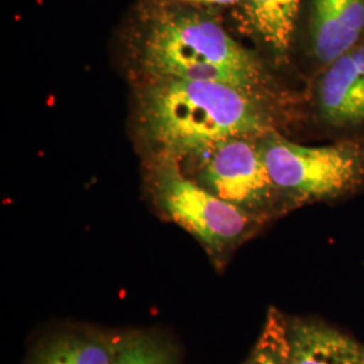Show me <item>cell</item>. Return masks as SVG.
Instances as JSON below:
<instances>
[{"label": "cell", "instance_id": "7a4b0ae2", "mask_svg": "<svg viewBox=\"0 0 364 364\" xmlns=\"http://www.w3.org/2000/svg\"><path fill=\"white\" fill-rule=\"evenodd\" d=\"M141 63L150 78L219 82L257 96L267 85L259 58L200 14L154 16L142 41Z\"/></svg>", "mask_w": 364, "mask_h": 364}, {"label": "cell", "instance_id": "8992f818", "mask_svg": "<svg viewBox=\"0 0 364 364\" xmlns=\"http://www.w3.org/2000/svg\"><path fill=\"white\" fill-rule=\"evenodd\" d=\"M316 103L329 126L364 124V43L326 65L316 85Z\"/></svg>", "mask_w": 364, "mask_h": 364}, {"label": "cell", "instance_id": "5b68a950", "mask_svg": "<svg viewBox=\"0 0 364 364\" xmlns=\"http://www.w3.org/2000/svg\"><path fill=\"white\" fill-rule=\"evenodd\" d=\"M198 159L197 182L213 195L260 215L275 201L277 188L260 154L258 139L231 138Z\"/></svg>", "mask_w": 364, "mask_h": 364}, {"label": "cell", "instance_id": "30bf717a", "mask_svg": "<svg viewBox=\"0 0 364 364\" xmlns=\"http://www.w3.org/2000/svg\"><path fill=\"white\" fill-rule=\"evenodd\" d=\"M301 0H243L239 19L248 33L257 36L274 53L290 48Z\"/></svg>", "mask_w": 364, "mask_h": 364}, {"label": "cell", "instance_id": "7c38bea8", "mask_svg": "<svg viewBox=\"0 0 364 364\" xmlns=\"http://www.w3.org/2000/svg\"><path fill=\"white\" fill-rule=\"evenodd\" d=\"M289 347V324L277 309H270L259 338L245 364H285Z\"/></svg>", "mask_w": 364, "mask_h": 364}, {"label": "cell", "instance_id": "8fae6325", "mask_svg": "<svg viewBox=\"0 0 364 364\" xmlns=\"http://www.w3.org/2000/svg\"><path fill=\"white\" fill-rule=\"evenodd\" d=\"M111 364H178L168 340L153 332L131 331L115 335Z\"/></svg>", "mask_w": 364, "mask_h": 364}, {"label": "cell", "instance_id": "52a82bcc", "mask_svg": "<svg viewBox=\"0 0 364 364\" xmlns=\"http://www.w3.org/2000/svg\"><path fill=\"white\" fill-rule=\"evenodd\" d=\"M364 0H313L309 41L313 57L328 65L360 43Z\"/></svg>", "mask_w": 364, "mask_h": 364}, {"label": "cell", "instance_id": "6da1fadb", "mask_svg": "<svg viewBox=\"0 0 364 364\" xmlns=\"http://www.w3.org/2000/svg\"><path fill=\"white\" fill-rule=\"evenodd\" d=\"M141 120L159 154L176 159L274 130L259 96L227 84L173 78H150L141 97Z\"/></svg>", "mask_w": 364, "mask_h": 364}, {"label": "cell", "instance_id": "277c9868", "mask_svg": "<svg viewBox=\"0 0 364 364\" xmlns=\"http://www.w3.org/2000/svg\"><path fill=\"white\" fill-rule=\"evenodd\" d=\"M151 189L158 208L218 259L252 234L262 221L260 215L223 200L186 177L178 159L171 156H161Z\"/></svg>", "mask_w": 364, "mask_h": 364}, {"label": "cell", "instance_id": "ba28073f", "mask_svg": "<svg viewBox=\"0 0 364 364\" xmlns=\"http://www.w3.org/2000/svg\"><path fill=\"white\" fill-rule=\"evenodd\" d=\"M289 343L285 364H364V346L317 323L289 326Z\"/></svg>", "mask_w": 364, "mask_h": 364}, {"label": "cell", "instance_id": "3957f363", "mask_svg": "<svg viewBox=\"0 0 364 364\" xmlns=\"http://www.w3.org/2000/svg\"><path fill=\"white\" fill-rule=\"evenodd\" d=\"M258 144L277 191L294 203L336 198L364 182L362 142L311 147L272 130L258 138Z\"/></svg>", "mask_w": 364, "mask_h": 364}, {"label": "cell", "instance_id": "4fadbf2b", "mask_svg": "<svg viewBox=\"0 0 364 364\" xmlns=\"http://www.w3.org/2000/svg\"><path fill=\"white\" fill-rule=\"evenodd\" d=\"M183 3H192V4H205V6H232L240 4L243 0H177Z\"/></svg>", "mask_w": 364, "mask_h": 364}, {"label": "cell", "instance_id": "9c48e42d", "mask_svg": "<svg viewBox=\"0 0 364 364\" xmlns=\"http://www.w3.org/2000/svg\"><path fill=\"white\" fill-rule=\"evenodd\" d=\"M115 335L66 331L41 343L28 364H111Z\"/></svg>", "mask_w": 364, "mask_h": 364}]
</instances>
